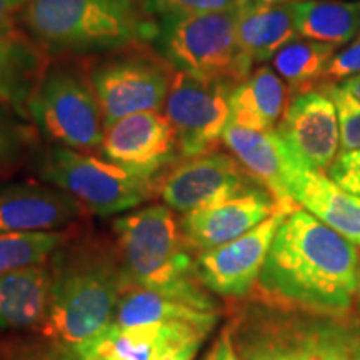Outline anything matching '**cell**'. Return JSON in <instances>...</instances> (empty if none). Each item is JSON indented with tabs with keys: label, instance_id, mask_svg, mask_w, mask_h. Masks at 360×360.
Returning a JSON list of instances; mask_svg holds the SVG:
<instances>
[{
	"label": "cell",
	"instance_id": "5b68a950",
	"mask_svg": "<svg viewBox=\"0 0 360 360\" xmlns=\"http://www.w3.org/2000/svg\"><path fill=\"white\" fill-rule=\"evenodd\" d=\"M27 117L51 146L89 152L102 148L105 122L87 62L56 57L27 102Z\"/></svg>",
	"mask_w": 360,
	"mask_h": 360
},
{
	"label": "cell",
	"instance_id": "2e32d148",
	"mask_svg": "<svg viewBox=\"0 0 360 360\" xmlns=\"http://www.w3.org/2000/svg\"><path fill=\"white\" fill-rule=\"evenodd\" d=\"M222 141L247 172L276 197L278 205L290 212L299 207L292 199V186L300 170L307 167L297 159L276 129L252 130L229 122Z\"/></svg>",
	"mask_w": 360,
	"mask_h": 360
},
{
	"label": "cell",
	"instance_id": "f546056e",
	"mask_svg": "<svg viewBox=\"0 0 360 360\" xmlns=\"http://www.w3.org/2000/svg\"><path fill=\"white\" fill-rule=\"evenodd\" d=\"M330 97L337 110L340 130V152L360 148V102L340 84L321 89Z\"/></svg>",
	"mask_w": 360,
	"mask_h": 360
},
{
	"label": "cell",
	"instance_id": "d4e9b609",
	"mask_svg": "<svg viewBox=\"0 0 360 360\" xmlns=\"http://www.w3.org/2000/svg\"><path fill=\"white\" fill-rule=\"evenodd\" d=\"M337 45L310 39H292L272 58L274 70L287 84L290 98L319 90Z\"/></svg>",
	"mask_w": 360,
	"mask_h": 360
},
{
	"label": "cell",
	"instance_id": "8d00e7d4",
	"mask_svg": "<svg viewBox=\"0 0 360 360\" xmlns=\"http://www.w3.org/2000/svg\"><path fill=\"white\" fill-rule=\"evenodd\" d=\"M340 85L360 102V75H354V77L344 80Z\"/></svg>",
	"mask_w": 360,
	"mask_h": 360
},
{
	"label": "cell",
	"instance_id": "9a60e30c",
	"mask_svg": "<svg viewBox=\"0 0 360 360\" xmlns=\"http://www.w3.org/2000/svg\"><path fill=\"white\" fill-rule=\"evenodd\" d=\"M276 130L309 170L326 172L340 148L339 119L323 90L290 98Z\"/></svg>",
	"mask_w": 360,
	"mask_h": 360
},
{
	"label": "cell",
	"instance_id": "4dcf8cb0",
	"mask_svg": "<svg viewBox=\"0 0 360 360\" xmlns=\"http://www.w3.org/2000/svg\"><path fill=\"white\" fill-rule=\"evenodd\" d=\"M148 11L164 19L197 15V13L237 11L249 6L252 0H143Z\"/></svg>",
	"mask_w": 360,
	"mask_h": 360
},
{
	"label": "cell",
	"instance_id": "ab89813d",
	"mask_svg": "<svg viewBox=\"0 0 360 360\" xmlns=\"http://www.w3.org/2000/svg\"><path fill=\"white\" fill-rule=\"evenodd\" d=\"M0 103H6V102H4V101H2V98H0Z\"/></svg>",
	"mask_w": 360,
	"mask_h": 360
},
{
	"label": "cell",
	"instance_id": "d590c367",
	"mask_svg": "<svg viewBox=\"0 0 360 360\" xmlns=\"http://www.w3.org/2000/svg\"><path fill=\"white\" fill-rule=\"evenodd\" d=\"M27 0H0V24L13 19L17 12H20Z\"/></svg>",
	"mask_w": 360,
	"mask_h": 360
},
{
	"label": "cell",
	"instance_id": "cb8c5ba5",
	"mask_svg": "<svg viewBox=\"0 0 360 360\" xmlns=\"http://www.w3.org/2000/svg\"><path fill=\"white\" fill-rule=\"evenodd\" d=\"M297 35L332 45H347L360 34L357 0H294Z\"/></svg>",
	"mask_w": 360,
	"mask_h": 360
},
{
	"label": "cell",
	"instance_id": "9c48e42d",
	"mask_svg": "<svg viewBox=\"0 0 360 360\" xmlns=\"http://www.w3.org/2000/svg\"><path fill=\"white\" fill-rule=\"evenodd\" d=\"M231 92L225 84L175 70L164 110L177 134L184 159L217 148L231 122Z\"/></svg>",
	"mask_w": 360,
	"mask_h": 360
},
{
	"label": "cell",
	"instance_id": "7a4b0ae2",
	"mask_svg": "<svg viewBox=\"0 0 360 360\" xmlns=\"http://www.w3.org/2000/svg\"><path fill=\"white\" fill-rule=\"evenodd\" d=\"M143 0H27L22 29L49 57L109 53L155 40Z\"/></svg>",
	"mask_w": 360,
	"mask_h": 360
},
{
	"label": "cell",
	"instance_id": "ac0fdd59",
	"mask_svg": "<svg viewBox=\"0 0 360 360\" xmlns=\"http://www.w3.org/2000/svg\"><path fill=\"white\" fill-rule=\"evenodd\" d=\"M51 57L15 20L0 24V98L27 117V102Z\"/></svg>",
	"mask_w": 360,
	"mask_h": 360
},
{
	"label": "cell",
	"instance_id": "f1b7e54d",
	"mask_svg": "<svg viewBox=\"0 0 360 360\" xmlns=\"http://www.w3.org/2000/svg\"><path fill=\"white\" fill-rule=\"evenodd\" d=\"M24 119L7 103H0V175L15 167L32 146V130Z\"/></svg>",
	"mask_w": 360,
	"mask_h": 360
},
{
	"label": "cell",
	"instance_id": "603a6c76",
	"mask_svg": "<svg viewBox=\"0 0 360 360\" xmlns=\"http://www.w3.org/2000/svg\"><path fill=\"white\" fill-rule=\"evenodd\" d=\"M295 35L292 2L283 6H257L250 2L238 15L237 40L252 64L274 58Z\"/></svg>",
	"mask_w": 360,
	"mask_h": 360
},
{
	"label": "cell",
	"instance_id": "e0dca14e",
	"mask_svg": "<svg viewBox=\"0 0 360 360\" xmlns=\"http://www.w3.org/2000/svg\"><path fill=\"white\" fill-rule=\"evenodd\" d=\"M85 212L79 200L53 186H0V233L58 231Z\"/></svg>",
	"mask_w": 360,
	"mask_h": 360
},
{
	"label": "cell",
	"instance_id": "ba28073f",
	"mask_svg": "<svg viewBox=\"0 0 360 360\" xmlns=\"http://www.w3.org/2000/svg\"><path fill=\"white\" fill-rule=\"evenodd\" d=\"M174 74V67L147 44L129 45L90 62V82L105 127L139 112L160 110Z\"/></svg>",
	"mask_w": 360,
	"mask_h": 360
},
{
	"label": "cell",
	"instance_id": "e575fe53",
	"mask_svg": "<svg viewBox=\"0 0 360 360\" xmlns=\"http://www.w3.org/2000/svg\"><path fill=\"white\" fill-rule=\"evenodd\" d=\"M204 360H240L237 355V350L233 347V340L231 328L225 327L220 335L215 339V342L207 352Z\"/></svg>",
	"mask_w": 360,
	"mask_h": 360
},
{
	"label": "cell",
	"instance_id": "1f68e13d",
	"mask_svg": "<svg viewBox=\"0 0 360 360\" xmlns=\"http://www.w3.org/2000/svg\"><path fill=\"white\" fill-rule=\"evenodd\" d=\"M0 360H80L75 350L52 344L37 345L25 342H6L0 345Z\"/></svg>",
	"mask_w": 360,
	"mask_h": 360
},
{
	"label": "cell",
	"instance_id": "74e56055",
	"mask_svg": "<svg viewBox=\"0 0 360 360\" xmlns=\"http://www.w3.org/2000/svg\"><path fill=\"white\" fill-rule=\"evenodd\" d=\"M257 6H283V4H290V0H252Z\"/></svg>",
	"mask_w": 360,
	"mask_h": 360
},
{
	"label": "cell",
	"instance_id": "83f0119b",
	"mask_svg": "<svg viewBox=\"0 0 360 360\" xmlns=\"http://www.w3.org/2000/svg\"><path fill=\"white\" fill-rule=\"evenodd\" d=\"M67 238L69 236L64 231L0 233V276L45 264Z\"/></svg>",
	"mask_w": 360,
	"mask_h": 360
},
{
	"label": "cell",
	"instance_id": "30bf717a",
	"mask_svg": "<svg viewBox=\"0 0 360 360\" xmlns=\"http://www.w3.org/2000/svg\"><path fill=\"white\" fill-rule=\"evenodd\" d=\"M262 186L232 154L210 150L177 162L157 180L155 188L174 212L188 214Z\"/></svg>",
	"mask_w": 360,
	"mask_h": 360
},
{
	"label": "cell",
	"instance_id": "8fae6325",
	"mask_svg": "<svg viewBox=\"0 0 360 360\" xmlns=\"http://www.w3.org/2000/svg\"><path fill=\"white\" fill-rule=\"evenodd\" d=\"M289 214V210H277L237 240L197 254L195 276L202 287L227 299L250 295L278 227Z\"/></svg>",
	"mask_w": 360,
	"mask_h": 360
},
{
	"label": "cell",
	"instance_id": "7402d4cb",
	"mask_svg": "<svg viewBox=\"0 0 360 360\" xmlns=\"http://www.w3.org/2000/svg\"><path fill=\"white\" fill-rule=\"evenodd\" d=\"M287 84L269 65H260L229 96L231 122L252 130H272L289 105Z\"/></svg>",
	"mask_w": 360,
	"mask_h": 360
},
{
	"label": "cell",
	"instance_id": "5bb4252c",
	"mask_svg": "<svg viewBox=\"0 0 360 360\" xmlns=\"http://www.w3.org/2000/svg\"><path fill=\"white\" fill-rule=\"evenodd\" d=\"M281 209L283 207L278 205L276 197L264 186H257L192 210L184 215L180 225L192 252L202 254L237 240Z\"/></svg>",
	"mask_w": 360,
	"mask_h": 360
},
{
	"label": "cell",
	"instance_id": "d6986e66",
	"mask_svg": "<svg viewBox=\"0 0 360 360\" xmlns=\"http://www.w3.org/2000/svg\"><path fill=\"white\" fill-rule=\"evenodd\" d=\"M53 289L52 264L0 276V330H27L47 321Z\"/></svg>",
	"mask_w": 360,
	"mask_h": 360
},
{
	"label": "cell",
	"instance_id": "44dd1931",
	"mask_svg": "<svg viewBox=\"0 0 360 360\" xmlns=\"http://www.w3.org/2000/svg\"><path fill=\"white\" fill-rule=\"evenodd\" d=\"M292 199L321 222L360 245L359 195L344 191L323 172L304 169L294 180Z\"/></svg>",
	"mask_w": 360,
	"mask_h": 360
},
{
	"label": "cell",
	"instance_id": "4316f807",
	"mask_svg": "<svg viewBox=\"0 0 360 360\" xmlns=\"http://www.w3.org/2000/svg\"><path fill=\"white\" fill-rule=\"evenodd\" d=\"M310 360H360V319L357 314L335 317L312 315Z\"/></svg>",
	"mask_w": 360,
	"mask_h": 360
},
{
	"label": "cell",
	"instance_id": "8992f818",
	"mask_svg": "<svg viewBox=\"0 0 360 360\" xmlns=\"http://www.w3.org/2000/svg\"><path fill=\"white\" fill-rule=\"evenodd\" d=\"M242 8L164 19L159 25V53L175 70L233 89L252 74L240 51L237 22Z\"/></svg>",
	"mask_w": 360,
	"mask_h": 360
},
{
	"label": "cell",
	"instance_id": "52a82bcc",
	"mask_svg": "<svg viewBox=\"0 0 360 360\" xmlns=\"http://www.w3.org/2000/svg\"><path fill=\"white\" fill-rule=\"evenodd\" d=\"M44 182L79 200L97 215L125 212L157 193L154 180L143 179L107 159L60 146H49L35 157Z\"/></svg>",
	"mask_w": 360,
	"mask_h": 360
},
{
	"label": "cell",
	"instance_id": "836d02e7",
	"mask_svg": "<svg viewBox=\"0 0 360 360\" xmlns=\"http://www.w3.org/2000/svg\"><path fill=\"white\" fill-rule=\"evenodd\" d=\"M327 172L337 186L360 197V148L339 152Z\"/></svg>",
	"mask_w": 360,
	"mask_h": 360
},
{
	"label": "cell",
	"instance_id": "484cf974",
	"mask_svg": "<svg viewBox=\"0 0 360 360\" xmlns=\"http://www.w3.org/2000/svg\"><path fill=\"white\" fill-rule=\"evenodd\" d=\"M162 323L120 327L112 322L75 350L80 360H154Z\"/></svg>",
	"mask_w": 360,
	"mask_h": 360
},
{
	"label": "cell",
	"instance_id": "3957f363",
	"mask_svg": "<svg viewBox=\"0 0 360 360\" xmlns=\"http://www.w3.org/2000/svg\"><path fill=\"white\" fill-rule=\"evenodd\" d=\"M56 255L51 309L40 334L74 350L115 321L127 282L119 255L101 247H75Z\"/></svg>",
	"mask_w": 360,
	"mask_h": 360
},
{
	"label": "cell",
	"instance_id": "d6a6232c",
	"mask_svg": "<svg viewBox=\"0 0 360 360\" xmlns=\"http://www.w3.org/2000/svg\"><path fill=\"white\" fill-rule=\"evenodd\" d=\"M354 75H360V34L328 62L321 89L327 85L342 84ZM319 89V90H321Z\"/></svg>",
	"mask_w": 360,
	"mask_h": 360
},
{
	"label": "cell",
	"instance_id": "f35d334b",
	"mask_svg": "<svg viewBox=\"0 0 360 360\" xmlns=\"http://www.w3.org/2000/svg\"><path fill=\"white\" fill-rule=\"evenodd\" d=\"M357 305L360 310V267H359V292H357Z\"/></svg>",
	"mask_w": 360,
	"mask_h": 360
},
{
	"label": "cell",
	"instance_id": "6da1fadb",
	"mask_svg": "<svg viewBox=\"0 0 360 360\" xmlns=\"http://www.w3.org/2000/svg\"><path fill=\"white\" fill-rule=\"evenodd\" d=\"M359 267V245L297 207L278 227L254 292L259 302L297 314H354Z\"/></svg>",
	"mask_w": 360,
	"mask_h": 360
},
{
	"label": "cell",
	"instance_id": "ffe728a7",
	"mask_svg": "<svg viewBox=\"0 0 360 360\" xmlns=\"http://www.w3.org/2000/svg\"><path fill=\"white\" fill-rule=\"evenodd\" d=\"M217 321V305L197 304L160 290L127 287L120 295L114 322L120 327L184 322L212 332Z\"/></svg>",
	"mask_w": 360,
	"mask_h": 360
},
{
	"label": "cell",
	"instance_id": "277c9868",
	"mask_svg": "<svg viewBox=\"0 0 360 360\" xmlns=\"http://www.w3.org/2000/svg\"><path fill=\"white\" fill-rule=\"evenodd\" d=\"M114 232L127 287L160 290L197 304L215 305L197 281L192 249L170 207L154 204L122 215L115 219Z\"/></svg>",
	"mask_w": 360,
	"mask_h": 360
},
{
	"label": "cell",
	"instance_id": "7c38bea8",
	"mask_svg": "<svg viewBox=\"0 0 360 360\" xmlns=\"http://www.w3.org/2000/svg\"><path fill=\"white\" fill-rule=\"evenodd\" d=\"M101 150L107 160L154 182L182 157L177 134L159 110L139 112L107 125Z\"/></svg>",
	"mask_w": 360,
	"mask_h": 360
},
{
	"label": "cell",
	"instance_id": "4fadbf2b",
	"mask_svg": "<svg viewBox=\"0 0 360 360\" xmlns=\"http://www.w3.org/2000/svg\"><path fill=\"white\" fill-rule=\"evenodd\" d=\"M229 328L240 360H310L312 355V315L259 302L242 309Z\"/></svg>",
	"mask_w": 360,
	"mask_h": 360
}]
</instances>
